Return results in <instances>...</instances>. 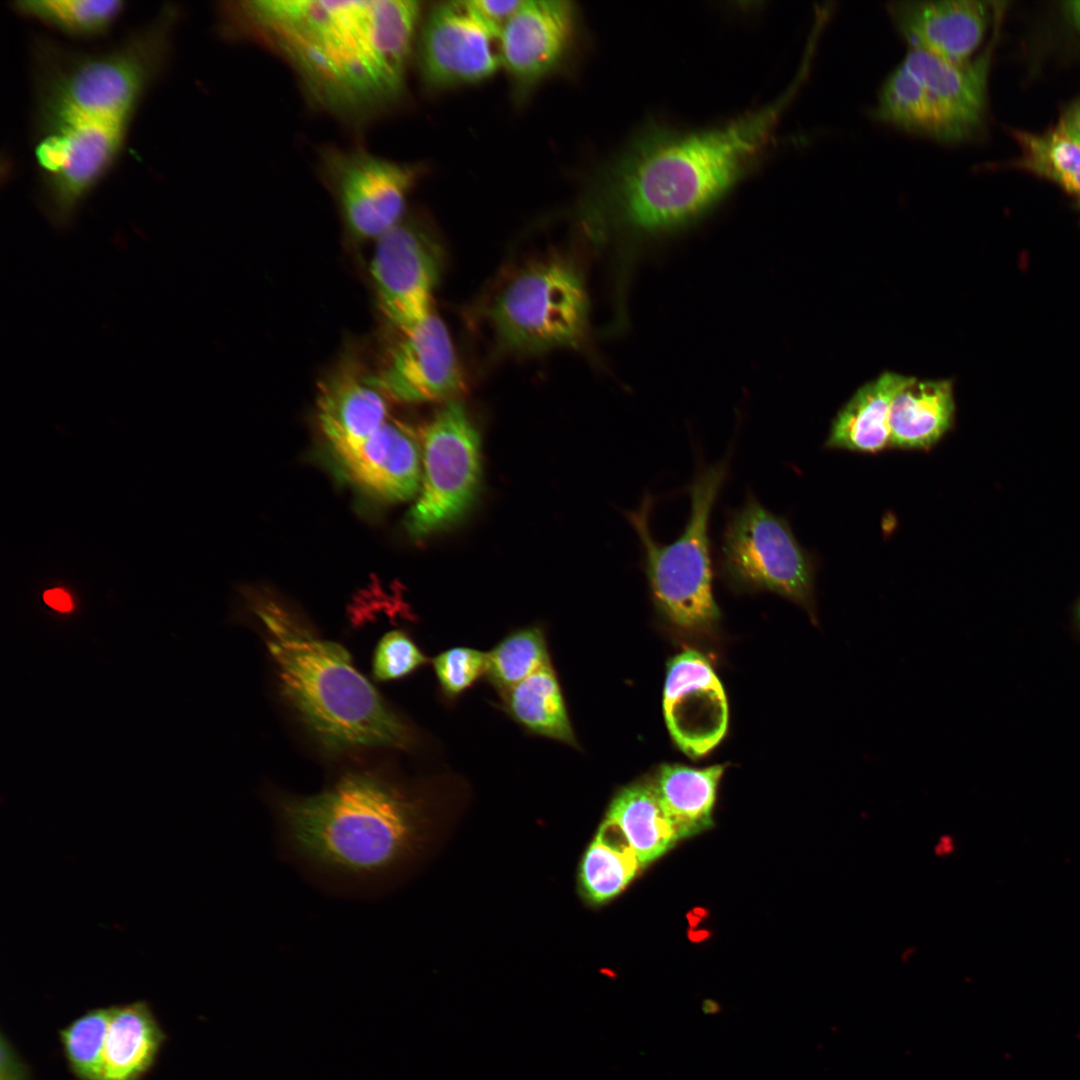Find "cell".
Returning <instances> with one entry per match:
<instances>
[{
  "instance_id": "obj_1",
  "label": "cell",
  "mask_w": 1080,
  "mask_h": 1080,
  "mask_svg": "<svg viewBox=\"0 0 1080 1080\" xmlns=\"http://www.w3.org/2000/svg\"><path fill=\"white\" fill-rule=\"evenodd\" d=\"M803 75L773 103L724 125L644 128L600 169L583 205L596 231L663 235L707 214L764 158Z\"/></svg>"
},
{
  "instance_id": "obj_2",
  "label": "cell",
  "mask_w": 1080,
  "mask_h": 1080,
  "mask_svg": "<svg viewBox=\"0 0 1080 1080\" xmlns=\"http://www.w3.org/2000/svg\"><path fill=\"white\" fill-rule=\"evenodd\" d=\"M420 2L245 1L223 8L228 25L257 32L294 69L322 108L362 121L401 96Z\"/></svg>"
},
{
  "instance_id": "obj_3",
  "label": "cell",
  "mask_w": 1080,
  "mask_h": 1080,
  "mask_svg": "<svg viewBox=\"0 0 1080 1080\" xmlns=\"http://www.w3.org/2000/svg\"><path fill=\"white\" fill-rule=\"evenodd\" d=\"M248 602L262 626L282 697L324 752L410 748V728L356 669L345 647L318 637L268 592H250Z\"/></svg>"
},
{
  "instance_id": "obj_4",
  "label": "cell",
  "mask_w": 1080,
  "mask_h": 1080,
  "mask_svg": "<svg viewBox=\"0 0 1080 1080\" xmlns=\"http://www.w3.org/2000/svg\"><path fill=\"white\" fill-rule=\"evenodd\" d=\"M283 847L306 869L350 885L376 884L410 850L418 805L383 773L351 770L318 793L279 794Z\"/></svg>"
},
{
  "instance_id": "obj_5",
  "label": "cell",
  "mask_w": 1080,
  "mask_h": 1080,
  "mask_svg": "<svg viewBox=\"0 0 1080 1080\" xmlns=\"http://www.w3.org/2000/svg\"><path fill=\"white\" fill-rule=\"evenodd\" d=\"M732 449L713 464L700 463L688 486L690 512L682 533L672 543L653 537L650 515L653 496L625 516L639 539L641 566L658 613L683 632L712 628L720 617L713 593L709 522L715 502L728 478Z\"/></svg>"
},
{
  "instance_id": "obj_6",
  "label": "cell",
  "mask_w": 1080,
  "mask_h": 1080,
  "mask_svg": "<svg viewBox=\"0 0 1080 1080\" xmlns=\"http://www.w3.org/2000/svg\"><path fill=\"white\" fill-rule=\"evenodd\" d=\"M174 7L110 53L52 61L40 83V120L81 116L128 122L168 55Z\"/></svg>"
},
{
  "instance_id": "obj_7",
  "label": "cell",
  "mask_w": 1080,
  "mask_h": 1080,
  "mask_svg": "<svg viewBox=\"0 0 1080 1080\" xmlns=\"http://www.w3.org/2000/svg\"><path fill=\"white\" fill-rule=\"evenodd\" d=\"M990 59V49L962 64L910 50L883 83L874 115L938 142H963L984 119Z\"/></svg>"
},
{
  "instance_id": "obj_8",
  "label": "cell",
  "mask_w": 1080,
  "mask_h": 1080,
  "mask_svg": "<svg viewBox=\"0 0 1080 1080\" xmlns=\"http://www.w3.org/2000/svg\"><path fill=\"white\" fill-rule=\"evenodd\" d=\"M588 314L583 277L560 256L521 267L498 290L487 310L498 346L523 355L577 346L586 334Z\"/></svg>"
},
{
  "instance_id": "obj_9",
  "label": "cell",
  "mask_w": 1080,
  "mask_h": 1080,
  "mask_svg": "<svg viewBox=\"0 0 1080 1080\" xmlns=\"http://www.w3.org/2000/svg\"><path fill=\"white\" fill-rule=\"evenodd\" d=\"M717 570L735 591H769L797 604L818 624L812 555L797 541L789 521L747 491L744 503L725 513Z\"/></svg>"
},
{
  "instance_id": "obj_10",
  "label": "cell",
  "mask_w": 1080,
  "mask_h": 1080,
  "mask_svg": "<svg viewBox=\"0 0 1080 1080\" xmlns=\"http://www.w3.org/2000/svg\"><path fill=\"white\" fill-rule=\"evenodd\" d=\"M422 453V487L406 519L416 539L454 524L479 488V436L460 403L449 401L425 428Z\"/></svg>"
},
{
  "instance_id": "obj_11",
  "label": "cell",
  "mask_w": 1080,
  "mask_h": 1080,
  "mask_svg": "<svg viewBox=\"0 0 1080 1080\" xmlns=\"http://www.w3.org/2000/svg\"><path fill=\"white\" fill-rule=\"evenodd\" d=\"M41 123L36 156L45 172L49 214L63 224L117 156L128 122L71 116Z\"/></svg>"
},
{
  "instance_id": "obj_12",
  "label": "cell",
  "mask_w": 1080,
  "mask_h": 1080,
  "mask_svg": "<svg viewBox=\"0 0 1080 1080\" xmlns=\"http://www.w3.org/2000/svg\"><path fill=\"white\" fill-rule=\"evenodd\" d=\"M321 170L348 230L359 239L375 240L402 220L407 197L420 175L416 165L362 149L334 147L322 151Z\"/></svg>"
},
{
  "instance_id": "obj_13",
  "label": "cell",
  "mask_w": 1080,
  "mask_h": 1080,
  "mask_svg": "<svg viewBox=\"0 0 1080 1080\" xmlns=\"http://www.w3.org/2000/svg\"><path fill=\"white\" fill-rule=\"evenodd\" d=\"M442 248L422 225L401 220L376 240L370 275L381 312L405 333L432 313Z\"/></svg>"
},
{
  "instance_id": "obj_14",
  "label": "cell",
  "mask_w": 1080,
  "mask_h": 1080,
  "mask_svg": "<svg viewBox=\"0 0 1080 1080\" xmlns=\"http://www.w3.org/2000/svg\"><path fill=\"white\" fill-rule=\"evenodd\" d=\"M418 63L424 81L434 88L480 82L502 66L500 36L468 1L439 3L420 29Z\"/></svg>"
},
{
  "instance_id": "obj_15",
  "label": "cell",
  "mask_w": 1080,
  "mask_h": 1080,
  "mask_svg": "<svg viewBox=\"0 0 1080 1080\" xmlns=\"http://www.w3.org/2000/svg\"><path fill=\"white\" fill-rule=\"evenodd\" d=\"M663 710L674 742L691 757L707 754L724 737L729 717L726 694L700 652L685 650L668 664Z\"/></svg>"
},
{
  "instance_id": "obj_16",
  "label": "cell",
  "mask_w": 1080,
  "mask_h": 1080,
  "mask_svg": "<svg viewBox=\"0 0 1080 1080\" xmlns=\"http://www.w3.org/2000/svg\"><path fill=\"white\" fill-rule=\"evenodd\" d=\"M374 383L403 402L450 400L464 388L451 337L433 312L405 333Z\"/></svg>"
},
{
  "instance_id": "obj_17",
  "label": "cell",
  "mask_w": 1080,
  "mask_h": 1080,
  "mask_svg": "<svg viewBox=\"0 0 1080 1080\" xmlns=\"http://www.w3.org/2000/svg\"><path fill=\"white\" fill-rule=\"evenodd\" d=\"M336 464L353 484L387 502L413 497L421 484V452L411 430L388 419L377 431L353 443L329 447Z\"/></svg>"
},
{
  "instance_id": "obj_18",
  "label": "cell",
  "mask_w": 1080,
  "mask_h": 1080,
  "mask_svg": "<svg viewBox=\"0 0 1080 1080\" xmlns=\"http://www.w3.org/2000/svg\"><path fill=\"white\" fill-rule=\"evenodd\" d=\"M887 10L910 50L953 64L972 59L990 20L988 3L978 0L895 1Z\"/></svg>"
},
{
  "instance_id": "obj_19",
  "label": "cell",
  "mask_w": 1080,
  "mask_h": 1080,
  "mask_svg": "<svg viewBox=\"0 0 1080 1080\" xmlns=\"http://www.w3.org/2000/svg\"><path fill=\"white\" fill-rule=\"evenodd\" d=\"M576 10L568 0H528L500 33L502 66L527 87L562 61L575 32Z\"/></svg>"
},
{
  "instance_id": "obj_20",
  "label": "cell",
  "mask_w": 1080,
  "mask_h": 1080,
  "mask_svg": "<svg viewBox=\"0 0 1080 1080\" xmlns=\"http://www.w3.org/2000/svg\"><path fill=\"white\" fill-rule=\"evenodd\" d=\"M954 417L951 380H918L912 377L891 404L890 447L928 450L951 430Z\"/></svg>"
},
{
  "instance_id": "obj_21",
  "label": "cell",
  "mask_w": 1080,
  "mask_h": 1080,
  "mask_svg": "<svg viewBox=\"0 0 1080 1080\" xmlns=\"http://www.w3.org/2000/svg\"><path fill=\"white\" fill-rule=\"evenodd\" d=\"M317 417L328 447L360 441L388 421L385 393L372 378L334 377L320 387Z\"/></svg>"
},
{
  "instance_id": "obj_22",
  "label": "cell",
  "mask_w": 1080,
  "mask_h": 1080,
  "mask_svg": "<svg viewBox=\"0 0 1080 1080\" xmlns=\"http://www.w3.org/2000/svg\"><path fill=\"white\" fill-rule=\"evenodd\" d=\"M911 378L887 371L862 385L833 419L825 447L867 454L889 448L891 404Z\"/></svg>"
},
{
  "instance_id": "obj_23",
  "label": "cell",
  "mask_w": 1080,
  "mask_h": 1080,
  "mask_svg": "<svg viewBox=\"0 0 1080 1080\" xmlns=\"http://www.w3.org/2000/svg\"><path fill=\"white\" fill-rule=\"evenodd\" d=\"M165 1039L143 1002L111 1007L102 1080H139L153 1065Z\"/></svg>"
},
{
  "instance_id": "obj_24",
  "label": "cell",
  "mask_w": 1080,
  "mask_h": 1080,
  "mask_svg": "<svg viewBox=\"0 0 1080 1080\" xmlns=\"http://www.w3.org/2000/svg\"><path fill=\"white\" fill-rule=\"evenodd\" d=\"M723 765L692 768L664 764L652 782L675 834L683 839L712 825V811Z\"/></svg>"
},
{
  "instance_id": "obj_25",
  "label": "cell",
  "mask_w": 1080,
  "mask_h": 1080,
  "mask_svg": "<svg viewBox=\"0 0 1080 1080\" xmlns=\"http://www.w3.org/2000/svg\"><path fill=\"white\" fill-rule=\"evenodd\" d=\"M604 821L620 831L642 866L678 840L652 782L623 788L612 800Z\"/></svg>"
},
{
  "instance_id": "obj_26",
  "label": "cell",
  "mask_w": 1080,
  "mask_h": 1080,
  "mask_svg": "<svg viewBox=\"0 0 1080 1080\" xmlns=\"http://www.w3.org/2000/svg\"><path fill=\"white\" fill-rule=\"evenodd\" d=\"M505 711L529 732L566 745L578 743L557 674L549 663L500 693Z\"/></svg>"
},
{
  "instance_id": "obj_27",
  "label": "cell",
  "mask_w": 1080,
  "mask_h": 1080,
  "mask_svg": "<svg viewBox=\"0 0 1080 1080\" xmlns=\"http://www.w3.org/2000/svg\"><path fill=\"white\" fill-rule=\"evenodd\" d=\"M641 866L620 831L604 821L580 864L579 880L584 896L593 903L615 897Z\"/></svg>"
},
{
  "instance_id": "obj_28",
  "label": "cell",
  "mask_w": 1080,
  "mask_h": 1080,
  "mask_svg": "<svg viewBox=\"0 0 1080 1080\" xmlns=\"http://www.w3.org/2000/svg\"><path fill=\"white\" fill-rule=\"evenodd\" d=\"M1017 166L1046 178L1080 201V144L1059 127L1043 133L1015 131Z\"/></svg>"
},
{
  "instance_id": "obj_29",
  "label": "cell",
  "mask_w": 1080,
  "mask_h": 1080,
  "mask_svg": "<svg viewBox=\"0 0 1080 1080\" xmlns=\"http://www.w3.org/2000/svg\"><path fill=\"white\" fill-rule=\"evenodd\" d=\"M486 656L485 677L499 693L551 663L545 632L539 626L509 633Z\"/></svg>"
},
{
  "instance_id": "obj_30",
  "label": "cell",
  "mask_w": 1080,
  "mask_h": 1080,
  "mask_svg": "<svg viewBox=\"0 0 1080 1080\" xmlns=\"http://www.w3.org/2000/svg\"><path fill=\"white\" fill-rule=\"evenodd\" d=\"M13 5L23 15L78 36L104 32L123 9L117 0H24Z\"/></svg>"
},
{
  "instance_id": "obj_31",
  "label": "cell",
  "mask_w": 1080,
  "mask_h": 1080,
  "mask_svg": "<svg viewBox=\"0 0 1080 1080\" xmlns=\"http://www.w3.org/2000/svg\"><path fill=\"white\" fill-rule=\"evenodd\" d=\"M110 1008L92 1009L60 1030L64 1056L79 1080H102Z\"/></svg>"
},
{
  "instance_id": "obj_32",
  "label": "cell",
  "mask_w": 1080,
  "mask_h": 1080,
  "mask_svg": "<svg viewBox=\"0 0 1080 1080\" xmlns=\"http://www.w3.org/2000/svg\"><path fill=\"white\" fill-rule=\"evenodd\" d=\"M428 662L414 640L402 630H391L378 641L372 658V675L377 681L398 680Z\"/></svg>"
},
{
  "instance_id": "obj_33",
  "label": "cell",
  "mask_w": 1080,
  "mask_h": 1080,
  "mask_svg": "<svg viewBox=\"0 0 1080 1080\" xmlns=\"http://www.w3.org/2000/svg\"><path fill=\"white\" fill-rule=\"evenodd\" d=\"M486 659V652L469 647H454L438 654L432 664L446 697H458L485 676Z\"/></svg>"
},
{
  "instance_id": "obj_34",
  "label": "cell",
  "mask_w": 1080,
  "mask_h": 1080,
  "mask_svg": "<svg viewBox=\"0 0 1080 1080\" xmlns=\"http://www.w3.org/2000/svg\"><path fill=\"white\" fill-rule=\"evenodd\" d=\"M524 0H469L476 15L495 33H500Z\"/></svg>"
},
{
  "instance_id": "obj_35",
  "label": "cell",
  "mask_w": 1080,
  "mask_h": 1080,
  "mask_svg": "<svg viewBox=\"0 0 1080 1080\" xmlns=\"http://www.w3.org/2000/svg\"><path fill=\"white\" fill-rule=\"evenodd\" d=\"M1 1080H30L26 1065L4 1037L1 1038Z\"/></svg>"
},
{
  "instance_id": "obj_36",
  "label": "cell",
  "mask_w": 1080,
  "mask_h": 1080,
  "mask_svg": "<svg viewBox=\"0 0 1080 1080\" xmlns=\"http://www.w3.org/2000/svg\"><path fill=\"white\" fill-rule=\"evenodd\" d=\"M1057 127L1080 144V100L1064 113Z\"/></svg>"
},
{
  "instance_id": "obj_37",
  "label": "cell",
  "mask_w": 1080,
  "mask_h": 1080,
  "mask_svg": "<svg viewBox=\"0 0 1080 1080\" xmlns=\"http://www.w3.org/2000/svg\"><path fill=\"white\" fill-rule=\"evenodd\" d=\"M43 597L45 603L56 610L69 611L72 608L69 595L61 589L48 590Z\"/></svg>"
},
{
  "instance_id": "obj_38",
  "label": "cell",
  "mask_w": 1080,
  "mask_h": 1080,
  "mask_svg": "<svg viewBox=\"0 0 1080 1080\" xmlns=\"http://www.w3.org/2000/svg\"><path fill=\"white\" fill-rule=\"evenodd\" d=\"M1064 6L1071 22L1080 31V1L1066 2Z\"/></svg>"
},
{
  "instance_id": "obj_39",
  "label": "cell",
  "mask_w": 1080,
  "mask_h": 1080,
  "mask_svg": "<svg viewBox=\"0 0 1080 1080\" xmlns=\"http://www.w3.org/2000/svg\"><path fill=\"white\" fill-rule=\"evenodd\" d=\"M702 1010L707 1015H716L722 1011V1008L717 1002L707 999L703 1001Z\"/></svg>"
},
{
  "instance_id": "obj_40",
  "label": "cell",
  "mask_w": 1080,
  "mask_h": 1080,
  "mask_svg": "<svg viewBox=\"0 0 1080 1080\" xmlns=\"http://www.w3.org/2000/svg\"><path fill=\"white\" fill-rule=\"evenodd\" d=\"M1077 617H1078V622H1079V625H1080V604H1079V606H1078V613H1077Z\"/></svg>"
}]
</instances>
